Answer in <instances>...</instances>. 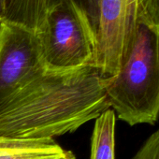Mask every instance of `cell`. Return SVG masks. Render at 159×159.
I'll use <instances>...</instances> for the list:
<instances>
[{
  "mask_svg": "<svg viewBox=\"0 0 159 159\" xmlns=\"http://www.w3.org/2000/svg\"><path fill=\"white\" fill-rule=\"evenodd\" d=\"M0 159H76L52 139L0 137Z\"/></svg>",
  "mask_w": 159,
  "mask_h": 159,
  "instance_id": "obj_6",
  "label": "cell"
},
{
  "mask_svg": "<svg viewBox=\"0 0 159 159\" xmlns=\"http://www.w3.org/2000/svg\"><path fill=\"white\" fill-rule=\"evenodd\" d=\"M95 120L90 159H115L114 111L109 109Z\"/></svg>",
  "mask_w": 159,
  "mask_h": 159,
  "instance_id": "obj_8",
  "label": "cell"
},
{
  "mask_svg": "<svg viewBox=\"0 0 159 159\" xmlns=\"http://www.w3.org/2000/svg\"><path fill=\"white\" fill-rule=\"evenodd\" d=\"M139 22L159 28V0H139Z\"/></svg>",
  "mask_w": 159,
  "mask_h": 159,
  "instance_id": "obj_9",
  "label": "cell"
},
{
  "mask_svg": "<svg viewBox=\"0 0 159 159\" xmlns=\"http://www.w3.org/2000/svg\"><path fill=\"white\" fill-rule=\"evenodd\" d=\"M77 2L81 5L88 13L92 25L96 30L98 22V0H77Z\"/></svg>",
  "mask_w": 159,
  "mask_h": 159,
  "instance_id": "obj_11",
  "label": "cell"
},
{
  "mask_svg": "<svg viewBox=\"0 0 159 159\" xmlns=\"http://www.w3.org/2000/svg\"><path fill=\"white\" fill-rule=\"evenodd\" d=\"M6 18V0H0V23Z\"/></svg>",
  "mask_w": 159,
  "mask_h": 159,
  "instance_id": "obj_12",
  "label": "cell"
},
{
  "mask_svg": "<svg viewBox=\"0 0 159 159\" xmlns=\"http://www.w3.org/2000/svg\"><path fill=\"white\" fill-rule=\"evenodd\" d=\"M139 0H98L93 66L102 79L115 76L139 23Z\"/></svg>",
  "mask_w": 159,
  "mask_h": 159,
  "instance_id": "obj_4",
  "label": "cell"
},
{
  "mask_svg": "<svg viewBox=\"0 0 159 159\" xmlns=\"http://www.w3.org/2000/svg\"><path fill=\"white\" fill-rule=\"evenodd\" d=\"M132 159H159V129L145 140Z\"/></svg>",
  "mask_w": 159,
  "mask_h": 159,
  "instance_id": "obj_10",
  "label": "cell"
},
{
  "mask_svg": "<svg viewBox=\"0 0 159 159\" xmlns=\"http://www.w3.org/2000/svg\"><path fill=\"white\" fill-rule=\"evenodd\" d=\"M47 70L67 71L93 66L96 31L86 11L76 0H61L35 31Z\"/></svg>",
  "mask_w": 159,
  "mask_h": 159,
  "instance_id": "obj_3",
  "label": "cell"
},
{
  "mask_svg": "<svg viewBox=\"0 0 159 159\" xmlns=\"http://www.w3.org/2000/svg\"><path fill=\"white\" fill-rule=\"evenodd\" d=\"M110 108L103 79L94 66L46 69L0 111V137L53 139Z\"/></svg>",
  "mask_w": 159,
  "mask_h": 159,
  "instance_id": "obj_1",
  "label": "cell"
},
{
  "mask_svg": "<svg viewBox=\"0 0 159 159\" xmlns=\"http://www.w3.org/2000/svg\"><path fill=\"white\" fill-rule=\"evenodd\" d=\"M110 107L129 125L159 118V28L139 22L118 73L103 79Z\"/></svg>",
  "mask_w": 159,
  "mask_h": 159,
  "instance_id": "obj_2",
  "label": "cell"
},
{
  "mask_svg": "<svg viewBox=\"0 0 159 159\" xmlns=\"http://www.w3.org/2000/svg\"><path fill=\"white\" fill-rule=\"evenodd\" d=\"M45 70L35 33L0 23V111Z\"/></svg>",
  "mask_w": 159,
  "mask_h": 159,
  "instance_id": "obj_5",
  "label": "cell"
},
{
  "mask_svg": "<svg viewBox=\"0 0 159 159\" xmlns=\"http://www.w3.org/2000/svg\"><path fill=\"white\" fill-rule=\"evenodd\" d=\"M61 0H6L4 22L35 33L46 13Z\"/></svg>",
  "mask_w": 159,
  "mask_h": 159,
  "instance_id": "obj_7",
  "label": "cell"
}]
</instances>
